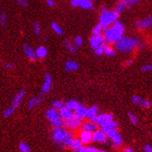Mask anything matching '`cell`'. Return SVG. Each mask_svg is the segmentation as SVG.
<instances>
[{
	"label": "cell",
	"mask_w": 152,
	"mask_h": 152,
	"mask_svg": "<svg viewBox=\"0 0 152 152\" xmlns=\"http://www.w3.org/2000/svg\"><path fill=\"white\" fill-rule=\"evenodd\" d=\"M135 26L139 30H144V29L150 28L152 26V16H149V17L143 19V20H138L137 22H136Z\"/></svg>",
	"instance_id": "cell-16"
},
{
	"label": "cell",
	"mask_w": 152,
	"mask_h": 152,
	"mask_svg": "<svg viewBox=\"0 0 152 152\" xmlns=\"http://www.w3.org/2000/svg\"><path fill=\"white\" fill-rule=\"evenodd\" d=\"M140 0H119V2L124 3L126 7H130L132 5H134L136 3H138Z\"/></svg>",
	"instance_id": "cell-36"
},
{
	"label": "cell",
	"mask_w": 152,
	"mask_h": 152,
	"mask_svg": "<svg viewBox=\"0 0 152 152\" xmlns=\"http://www.w3.org/2000/svg\"><path fill=\"white\" fill-rule=\"evenodd\" d=\"M41 101H42V96H37V97L32 96L29 99V101H28V105H27L28 106V109L29 110L34 109L37 105H39L41 103Z\"/></svg>",
	"instance_id": "cell-21"
},
{
	"label": "cell",
	"mask_w": 152,
	"mask_h": 152,
	"mask_svg": "<svg viewBox=\"0 0 152 152\" xmlns=\"http://www.w3.org/2000/svg\"><path fill=\"white\" fill-rule=\"evenodd\" d=\"M6 22H7V17L5 13H1V16H0V23H1L2 27H5L6 26Z\"/></svg>",
	"instance_id": "cell-40"
},
{
	"label": "cell",
	"mask_w": 152,
	"mask_h": 152,
	"mask_svg": "<svg viewBox=\"0 0 152 152\" xmlns=\"http://www.w3.org/2000/svg\"><path fill=\"white\" fill-rule=\"evenodd\" d=\"M132 101L134 105L138 106V107L142 108V109H148L150 107V101L148 99H144V98L140 97L139 96H132Z\"/></svg>",
	"instance_id": "cell-11"
},
{
	"label": "cell",
	"mask_w": 152,
	"mask_h": 152,
	"mask_svg": "<svg viewBox=\"0 0 152 152\" xmlns=\"http://www.w3.org/2000/svg\"><path fill=\"white\" fill-rule=\"evenodd\" d=\"M119 13L114 10H108L105 7H102L100 11V17H99V24L104 28H108L110 25H112L114 22L117 21V19L119 17Z\"/></svg>",
	"instance_id": "cell-3"
},
{
	"label": "cell",
	"mask_w": 152,
	"mask_h": 152,
	"mask_svg": "<svg viewBox=\"0 0 152 152\" xmlns=\"http://www.w3.org/2000/svg\"><path fill=\"white\" fill-rule=\"evenodd\" d=\"M101 129L104 132L108 133V132H110L111 130H114V129H118V123H117V121H112L111 123L108 124L107 125L101 127Z\"/></svg>",
	"instance_id": "cell-24"
},
{
	"label": "cell",
	"mask_w": 152,
	"mask_h": 152,
	"mask_svg": "<svg viewBox=\"0 0 152 152\" xmlns=\"http://www.w3.org/2000/svg\"><path fill=\"white\" fill-rule=\"evenodd\" d=\"M24 96H25V90L24 89H22V90L20 91V92H18L16 95H15V96L13 97L12 102H11V107H13L15 110H16L20 105Z\"/></svg>",
	"instance_id": "cell-15"
},
{
	"label": "cell",
	"mask_w": 152,
	"mask_h": 152,
	"mask_svg": "<svg viewBox=\"0 0 152 152\" xmlns=\"http://www.w3.org/2000/svg\"><path fill=\"white\" fill-rule=\"evenodd\" d=\"M128 118H129V121H131V124H134V125H137L139 121H138V118L137 116L135 115V114L132 113V112H129L128 113Z\"/></svg>",
	"instance_id": "cell-32"
},
{
	"label": "cell",
	"mask_w": 152,
	"mask_h": 152,
	"mask_svg": "<svg viewBox=\"0 0 152 152\" xmlns=\"http://www.w3.org/2000/svg\"><path fill=\"white\" fill-rule=\"evenodd\" d=\"M35 53H36V57L37 58H40V59H43L47 57L48 55V50L45 47H38L35 50Z\"/></svg>",
	"instance_id": "cell-23"
},
{
	"label": "cell",
	"mask_w": 152,
	"mask_h": 152,
	"mask_svg": "<svg viewBox=\"0 0 152 152\" xmlns=\"http://www.w3.org/2000/svg\"><path fill=\"white\" fill-rule=\"evenodd\" d=\"M107 135L113 148H119L123 145V138H121V135L118 132V129H114V130L108 132Z\"/></svg>",
	"instance_id": "cell-7"
},
{
	"label": "cell",
	"mask_w": 152,
	"mask_h": 152,
	"mask_svg": "<svg viewBox=\"0 0 152 152\" xmlns=\"http://www.w3.org/2000/svg\"><path fill=\"white\" fill-rule=\"evenodd\" d=\"M52 87V77L49 73L45 74V81L41 87V95L48 94Z\"/></svg>",
	"instance_id": "cell-12"
},
{
	"label": "cell",
	"mask_w": 152,
	"mask_h": 152,
	"mask_svg": "<svg viewBox=\"0 0 152 152\" xmlns=\"http://www.w3.org/2000/svg\"><path fill=\"white\" fill-rule=\"evenodd\" d=\"M143 150H144V152H152V147L149 145H144Z\"/></svg>",
	"instance_id": "cell-45"
},
{
	"label": "cell",
	"mask_w": 152,
	"mask_h": 152,
	"mask_svg": "<svg viewBox=\"0 0 152 152\" xmlns=\"http://www.w3.org/2000/svg\"><path fill=\"white\" fill-rule=\"evenodd\" d=\"M51 28H52L53 31H54V33L57 34H63L62 29L60 28L58 26V24L56 23V22H52V23H51Z\"/></svg>",
	"instance_id": "cell-33"
},
{
	"label": "cell",
	"mask_w": 152,
	"mask_h": 152,
	"mask_svg": "<svg viewBox=\"0 0 152 152\" xmlns=\"http://www.w3.org/2000/svg\"><path fill=\"white\" fill-rule=\"evenodd\" d=\"M123 152H134V150H133V148H125L123 150Z\"/></svg>",
	"instance_id": "cell-49"
},
{
	"label": "cell",
	"mask_w": 152,
	"mask_h": 152,
	"mask_svg": "<svg viewBox=\"0 0 152 152\" xmlns=\"http://www.w3.org/2000/svg\"><path fill=\"white\" fill-rule=\"evenodd\" d=\"M102 31H104V28L100 24H97L96 26L94 27L92 33H93V35H96V34H101Z\"/></svg>",
	"instance_id": "cell-35"
},
{
	"label": "cell",
	"mask_w": 152,
	"mask_h": 152,
	"mask_svg": "<svg viewBox=\"0 0 152 152\" xmlns=\"http://www.w3.org/2000/svg\"><path fill=\"white\" fill-rule=\"evenodd\" d=\"M68 133H69V131L66 128L63 127L54 128L52 131V139L57 145L63 147V143L65 141V138L67 137Z\"/></svg>",
	"instance_id": "cell-5"
},
{
	"label": "cell",
	"mask_w": 152,
	"mask_h": 152,
	"mask_svg": "<svg viewBox=\"0 0 152 152\" xmlns=\"http://www.w3.org/2000/svg\"><path fill=\"white\" fill-rule=\"evenodd\" d=\"M77 48L78 47H76L75 45H71L69 48H68V49H69L70 53H72V54H73V53H75V51L77 50Z\"/></svg>",
	"instance_id": "cell-44"
},
{
	"label": "cell",
	"mask_w": 152,
	"mask_h": 152,
	"mask_svg": "<svg viewBox=\"0 0 152 152\" xmlns=\"http://www.w3.org/2000/svg\"><path fill=\"white\" fill-rule=\"evenodd\" d=\"M80 105V103L77 101V100H75V99H71V100H69V101H67L66 102V107L68 108V109H70V110H73L74 111V110L78 107V106Z\"/></svg>",
	"instance_id": "cell-27"
},
{
	"label": "cell",
	"mask_w": 152,
	"mask_h": 152,
	"mask_svg": "<svg viewBox=\"0 0 152 152\" xmlns=\"http://www.w3.org/2000/svg\"><path fill=\"white\" fill-rule=\"evenodd\" d=\"M99 129V126H98L94 121L91 120H87L86 121H83L82 126H81V130L82 131H86V132H89V133H94L96 130Z\"/></svg>",
	"instance_id": "cell-10"
},
{
	"label": "cell",
	"mask_w": 152,
	"mask_h": 152,
	"mask_svg": "<svg viewBox=\"0 0 152 152\" xmlns=\"http://www.w3.org/2000/svg\"><path fill=\"white\" fill-rule=\"evenodd\" d=\"M64 44H65V45H66V47H67V48H69V47H70V45H72L69 39H66V40H65V42H64Z\"/></svg>",
	"instance_id": "cell-50"
},
{
	"label": "cell",
	"mask_w": 152,
	"mask_h": 152,
	"mask_svg": "<svg viewBox=\"0 0 152 152\" xmlns=\"http://www.w3.org/2000/svg\"><path fill=\"white\" fill-rule=\"evenodd\" d=\"M87 109L85 105L80 104L77 108L74 110V114L76 116H78L81 119H85L86 116V112H87Z\"/></svg>",
	"instance_id": "cell-20"
},
{
	"label": "cell",
	"mask_w": 152,
	"mask_h": 152,
	"mask_svg": "<svg viewBox=\"0 0 152 152\" xmlns=\"http://www.w3.org/2000/svg\"><path fill=\"white\" fill-rule=\"evenodd\" d=\"M124 25L121 23L120 21L114 22L112 25L110 27L104 29L103 31V35L105 38V42L106 43H116L119 41L121 37H124Z\"/></svg>",
	"instance_id": "cell-1"
},
{
	"label": "cell",
	"mask_w": 152,
	"mask_h": 152,
	"mask_svg": "<svg viewBox=\"0 0 152 152\" xmlns=\"http://www.w3.org/2000/svg\"><path fill=\"white\" fill-rule=\"evenodd\" d=\"M47 4H48V6L50 7H55V2H54V0H47Z\"/></svg>",
	"instance_id": "cell-47"
},
{
	"label": "cell",
	"mask_w": 152,
	"mask_h": 152,
	"mask_svg": "<svg viewBox=\"0 0 152 152\" xmlns=\"http://www.w3.org/2000/svg\"><path fill=\"white\" fill-rule=\"evenodd\" d=\"M97 115H98V107L96 105H94V106H92V107H90V108L87 109L86 119L93 121Z\"/></svg>",
	"instance_id": "cell-18"
},
{
	"label": "cell",
	"mask_w": 152,
	"mask_h": 152,
	"mask_svg": "<svg viewBox=\"0 0 152 152\" xmlns=\"http://www.w3.org/2000/svg\"><path fill=\"white\" fill-rule=\"evenodd\" d=\"M80 7L83 10H92L94 7V5L91 0H83Z\"/></svg>",
	"instance_id": "cell-28"
},
{
	"label": "cell",
	"mask_w": 152,
	"mask_h": 152,
	"mask_svg": "<svg viewBox=\"0 0 152 152\" xmlns=\"http://www.w3.org/2000/svg\"><path fill=\"white\" fill-rule=\"evenodd\" d=\"M83 123V119L74 115L73 117L64 121V127L69 131H77L78 129H81Z\"/></svg>",
	"instance_id": "cell-6"
},
{
	"label": "cell",
	"mask_w": 152,
	"mask_h": 152,
	"mask_svg": "<svg viewBox=\"0 0 152 152\" xmlns=\"http://www.w3.org/2000/svg\"><path fill=\"white\" fill-rule=\"evenodd\" d=\"M93 142L101 144V145H107L109 143L107 133L104 132L102 129H98L93 133Z\"/></svg>",
	"instance_id": "cell-9"
},
{
	"label": "cell",
	"mask_w": 152,
	"mask_h": 152,
	"mask_svg": "<svg viewBox=\"0 0 152 152\" xmlns=\"http://www.w3.org/2000/svg\"><path fill=\"white\" fill-rule=\"evenodd\" d=\"M93 121L99 127H103L105 125H107L108 124L111 123L114 120H113V115L111 113H100Z\"/></svg>",
	"instance_id": "cell-8"
},
{
	"label": "cell",
	"mask_w": 152,
	"mask_h": 152,
	"mask_svg": "<svg viewBox=\"0 0 152 152\" xmlns=\"http://www.w3.org/2000/svg\"><path fill=\"white\" fill-rule=\"evenodd\" d=\"M95 53L97 56H102L105 54V44H103L100 47H98L97 48L95 49Z\"/></svg>",
	"instance_id": "cell-37"
},
{
	"label": "cell",
	"mask_w": 152,
	"mask_h": 152,
	"mask_svg": "<svg viewBox=\"0 0 152 152\" xmlns=\"http://www.w3.org/2000/svg\"><path fill=\"white\" fill-rule=\"evenodd\" d=\"M83 0H71V5L74 7H80L81 3H82Z\"/></svg>",
	"instance_id": "cell-42"
},
{
	"label": "cell",
	"mask_w": 152,
	"mask_h": 152,
	"mask_svg": "<svg viewBox=\"0 0 152 152\" xmlns=\"http://www.w3.org/2000/svg\"><path fill=\"white\" fill-rule=\"evenodd\" d=\"M97 152H109V151L104 150V149H98V150H97Z\"/></svg>",
	"instance_id": "cell-51"
},
{
	"label": "cell",
	"mask_w": 152,
	"mask_h": 152,
	"mask_svg": "<svg viewBox=\"0 0 152 152\" xmlns=\"http://www.w3.org/2000/svg\"><path fill=\"white\" fill-rule=\"evenodd\" d=\"M82 146H83V144H82V142L80 141V139H79L78 137H74V139H73V141H72V147H71V148H72L74 152H76V151H77Z\"/></svg>",
	"instance_id": "cell-25"
},
{
	"label": "cell",
	"mask_w": 152,
	"mask_h": 152,
	"mask_svg": "<svg viewBox=\"0 0 152 152\" xmlns=\"http://www.w3.org/2000/svg\"><path fill=\"white\" fill-rule=\"evenodd\" d=\"M141 71L144 72H150L152 71V64H147V65H144L141 68Z\"/></svg>",
	"instance_id": "cell-41"
},
{
	"label": "cell",
	"mask_w": 152,
	"mask_h": 152,
	"mask_svg": "<svg viewBox=\"0 0 152 152\" xmlns=\"http://www.w3.org/2000/svg\"><path fill=\"white\" fill-rule=\"evenodd\" d=\"M77 137L80 139V141L82 142L83 145H88L91 142H93V134L89 133V132H86V131H80L79 134Z\"/></svg>",
	"instance_id": "cell-14"
},
{
	"label": "cell",
	"mask_w": 152,
	"mask_h": 152,
	"mask_svg": "<svg viewBox=\"0 0 152 152\" xmlns=\"http://www.w3.org/2000/svg\"><path fill=\"white\" fill-rule=\"evenodd\" d=\"M132 63H133V60L132 59H128V60H126V61H125L124 66H129V65H131Z\"/></svg>",
	"instance_id": "cell-48"
},
{
	"label": "cell",
	"mask_w": 152,
	"mask_h": 152,
	"mask_svg": "<svg viewBox=\"0 0 152 152\" xmlns=\"http://www.w3.org/2000/svg\"><path fill=\"white\" fill-rule=\"evenodd\" d=\"M59 111V115H60V117H61L64 121L65 120H68V119H70V118H72V117H73L75 114H74V111L73 110H70V109H68L66 106L64 108H62L61 110H58Z\"/></svg>",
	"instance_id": "cell-19"
},
{
	"label": "cell",
	"mask_w": 152,
	"mask_h": 152,
	"mask_svg": "<svg viewBox=\"0 0 152 152\" xmlns=\"http://www.w3.org/2000/svg\"><path fill=\"white\" fill-rule=\"evenodd\" d=\"M18 5H20V7H27L28 6V2L27 0H17Z\"/></svg>",
	"instance_id": "cell-43"
},
{
	"label": "cell",
	"mask_w": 152,
	"mask_h": 152,
	"mask_svg": "<svg viewBox=\"0 0 152 152\" xmlns=\"http://www.w3.org/2000/svg\"><path fill=\"white\" fill-rule=\"evenodd\" d=\"M104 55H107L108 57H113L115 55V50L108 44H105V54Z\"/></svg>",
	"instance_id": "cell-30"
},
{
	"label": "cell",
	"mask_w": 152,
	"mask_h": 152,
	"mask_svg": "<svg viewBox=\"0 0 152 152\" xmlns=\"http://www.w3.org/2000/svg\"><path fill=\"white\" fill-rule=\"evenodd\" d=\"M33 29H34V32L35 34V35H39L40 34V31H41V27H40V24L38 23V22H34L33 24Z\"/></svg>",
	"instance_id": "cell-38"
},
{
	"label": "cell",
	"mask_w": 152,
	"mask_h": 152,
	"mask_svg": "<svg viewBox=\"0 0 152 152\" xmlns=\"http://www.w3.org/2000/svg\"><path fill=\"white\" fill-rule=\"evenodd\" d=\"M65 106H66V102H64L62 100H55L52 103V108H54L58 110H61L62 108L65 107Z\"/></svg>",
	"instance_id": "cell-29"
},
{
	"label": "cell",
	"mask_w": 152,
	"mask_h": 152,
	"mask_svg": "<svg viewBox=\"0 0 152 152\" xmlns=\"http://www.w3.org/2000/svg\"><path fill=\"white\" fill-rule=\"evenodd\" d=\"M74 45H76V47H81V45H83V39L81 36H76L74 38Z\"/></svg>",
	"instance_id": "cell-39"
},
{
	"label": "cell",
	"mask_w": 152,
	"mask_h": 152,
	"mask_svg": "<svg viewBox=\"0 0 152 152\" xmlns=\"http://www.w3.org/2000/svg\"><path fill=\"white\" fill-rule=\"evenodd\" d=\"M138 45V40L134 37H121L115 43V48L121 53L132 52Z\"/></svg>",
	"instance_id": "cell-2"
},
{
	"label": "cell",
	"mask_w": 152,
	"mask_h": 152,
	"mask_svg": "<svg viewBox=\"0 0 152 152\" xmlns=\"http://www.w3.org/2000/svg\"><path fill=\"white\" fill-rule=\"evenodd\" d=\"M97 148L95 147H91V146H85L83 145L76 152H97Z\"/></svg>",
	"instance_id": "cell-26"
},
{
	"label": "cell",
	"mask_w": 152,
	"mask_h": 152,
	"mask_svg": "<svg viewBox=\"0 0 152 152\" xmlns=\"http://www.w3.org/2000/svg\"><path fill=\"white\" fill-rule=\"evenodd\" d=\"M23 50H24V53H25V56H26L30 60H31V61H34V60L37 58L35 51L33 49L32 47H30L29 45H24Z\"/></svg>",
	"instance_id": "cell-17"
},
{
	"label": "cell",
	"mask_w": 152,
	"mask_h": 152,
	"mask_svg": "<svg viewBox=\"0 0 152 152\" xmlns=\"http://www.w3.org/2000/svg\"><path fill=\"white\" fill-rule=\"evenodd\" d=\"M105 43V38L104 35L102 34H96V35H93L90 38V45L91 48L96 49L98 47H100Z\"/></svg>",
	"instance_id": "cell-13"
},
{
	"label": "cell",
	"mask_w": 152,
	"mask_h": 152,
	"mask_svg": "<svg viewBox=\"0 0 152 152\" xmlns=\"http://www.w3.org/2000/svg\"><path fill=\"white\" fill-rule=\"evenodd\" d=\"M78 68H79L78 63L73 61V60H68L65 63V70L67 72H72L73 71H76Z\"/></svg>",
	"instance_id": "cell-22"
},
{
	"label": "cell",
	"mask_w": 152,
	"mask_h": 152,
	"mask_svg": "<svg viewBox=\"0 0 152 152\" xmlns=\"http://www.w3.org/2000/svg\"><path fill=\"white\" fill-rule=\"evenodd\" d=\"M45 117L48 120L50 124L53 126V128L64 126V120L60 117L59 111L54 108H50L45 111Z\"/></svg>",
	"instance_id": "cell-4"
},
{
	"label": "cell",
	"mask_w": 152,
	"mask_h": 152,
	"mask_svg": "<svg viewBox=\"0 0 152 152\" xmlns=\"http://www.w3.org/2000/svg\"><path fill=\"white\" fill-rule=\"evenodd\" d=\"M19 150L20 152H31V148L25 142H20L19 144Z\"/></svg>",
	"instance_id": "cell-31"
},
{
	"label": "cell",
	"mask_w": 152,
	"mask_h": 152,
	"mask_svg": "<svg viewBox=\"0 0 152 152\" xmlns=\"http://www.w3.org/2000/svg\"><path fill=\"white\" fill-rule=\"evenodd\" d=\"M4 67H5V69H7V70H11V69H13V64L12 63H10V62H6L5 64H4Z\"/></svg>",
	"instance_id": "cell-46"
},
{
	"label": "cell",
	"mask_w": 152,
	"mask_h": 152,
	"mask_svg": "<svg viewBox=\"0 0 152 152\" xmlns=\"http://www.w3.org/2000/svg\"><path fill=\"white\" fill-rule=\"evenodd\" d=\"M14 110H15V109L13 108V107H9V108H7L5 110H4V112H3V115H4V117L5 118H9V117H10L12 114L14 113Z\"/></svg>",
	"instance_id": "cell-34"
}]
</instances>
